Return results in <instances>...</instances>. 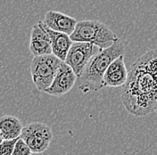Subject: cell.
<instances>
[{"instance_id":"obj_1","label":"cell","mask_w":157,"mask_h":155,"mask_svg":"<svg viewBox=\"0 0 157 155\" xmlns=\"http://www.w3.org/2000/svg\"><path fill=\"white\" fill-rule=\"evenodd\" d=\"M128 112L144 117L155 112L157 104V49H151L132 63L121 96Z\"/></svg>"},{"instance_id":"obj_2","label":"cell","mask_w":157,"mask_h":155,"mask_svg":"<svg viewBox=\"0 0 157 155\" xmlns=\"http://www.w3.org/2000/svg\"><path fill=\"white\" fill-rule=\"evenodd\" d=\"M125 55V44L120 39L107 48L102 49L88 62L80 75L79 88L82 92H97L104 87V75L111 62Z\"/></svg>"},{"instance_id":"obj_3","label":"cell","mask_w":157,"mask_h":155,"mask_svg":"<svg viewBox=\"0 0 157 155\" xmlns=\"http://www.w3.org/2000/svg\"><path fill=\"white\" fill-rule=\"evenodd\" d=\"M70 37L73 42L91 43L101 49L111 47L119 39L117 35L106 24L98 20L78 21Z\"/></svg>"},{"instance_id":"obj_4","label":"cell","mask_w":157,"mask_h":155,"mask_svg":"<svg viewBox=\"0 0 157 155\" xmlns=\"http://www.w3.org/2000/svg\"><path fill=\"white\" fill-rule=\"evenodd\" d=\"M63 62L53 54L34 56L30 63V74L39 91L45 92L51 86Z\"/></svg>"},{"instance_id":"obj_5","label":"cell","mask_w":157,"mask_h":155,"mask_svg":"<svg viewBox=\"0 0 157 155\" xmlns=\"http://www.w3.org/2000/svg\"><path fill=\"white\" fill-rule=\"evenodd\" d=\"M20 137L28 145L32 153H42L53 140L52 128L43 122H31L23 127Z\"/></svg>"},{"instance_id":"obj_6","label":"cell","mask_w":157,"mask_h":155,"mask_svg":"<svg viewBox=\"0 0 157 155\" xmlns=\"http://www.w3.org/2000/svg\"><path fill=\"white\" fill-rule=\"evenodd\" d=\"M102 49L87 42H73L70 47L64 62L79 78L88 62Z\"/></svg>"},{"instance_id":"obj_7","label":"cell","mask_w":157,"mask_h":155,"mask_svg":"<svg viewBox=\"0 0 157 155\" xmlns=\"http://www.w3.org/2000/svg\"><path fill=\"white\" fill-rule=\"evenodd\" d=\"M77 78L73 70L65 62H63L51 86L45 91V93L53 96H62L74 87Z\"/></svg>"},{"instance_id":"obj_8","label":"cell","mask_w":157,"mask_h":155,"mask_svg":"<svg viewBox=\"0 0 157 155\" xmlns=\"http://www.w3.org/2000/svg\"><path fill=\"white\" fill-rule=\"evenodd\" d=\"M29 49L33 56L52 54L51 39L43 21H38L31 29Z\"/></svg>"},{"instance_id":"obj_9","label":"cell","mask_w":157,"mask_h":155,"mask_svg":"<svg viewBox=\"0 0 157 155\" xmlns=\"http://www.w3.org/2000/svg\"><path fill=\"white\" fill-rule=\"evenodd\" d=\"M128 76L124 62V55L114 59L106 69L104 75V87H123Z\"/></svg>"},{"instance_id":"obj_10","label":"cell","mask_w":157,"mask_h":155,"mask_svg":"<svg viewBox=\"0 0 157 155\" xmlns=\"http://www.w3.org/2000/svg\"><path fill=\"white\" fill-rule=\"evenodd\" d=\"M44 23L53 30L71 35L76 27L77 20L58 11L51 10L46 13Z\"/></svg>"},{"instance_id":"obj_11","label":"cell","mask_w":157,"mask_h":155,"mask_svg":"<svg viewBox=\"0 0 157 155\" xmlns=\"http://www.w3.org/2000/svg\"><path fill=\"white\" fill-rule=\"evenodd\" d=\"M45 29L48 31L51 39L52 54L64 62L66 55L68 54L69 49L71 47L73 41L71 39L70 35L53 30L48 28L46 24H45Z\"/></svg>"},{"instance_id":"obj_12","label":"cell","mask_w":157,"mask_h":155,"mask_svg":"<svg viewBox=\"0 0 157 155\" xmlns=\"http://www.w3.org/2000/svg\"><path fill=\"white\" fill-rule=\"evenodd\" d=\"M23 125L17 117L5 115L0 117V132L4 139L18 138L21 134Z\"/></svg>"},{"instance_id":"obj_13","label":"cell","mask_w":157,"mask_h":155,"mask_svg":"<svg viewBox=\"0 0 157 155\" xmlns=\"http://www.w3.org/2000/svg\"><path fill=\"white\" fill-rule=\"evenodd\" d=\"M18 138H14V139H4V141L0 145V155L13 154V149H14V146H15Z\"/></svg>"},{"instance_id":"obj_14","label":"cell","mask_w":157,"mask_h":155,"mask_svg":"<svg viewBox=\"0 0 157 155\" xmlns=\"http://www.w3.org/2000/svg\"><path fill=\"white\" fill-rule=\"evenodd\" d=\"M32 152L28 145L19 137L13 149V153L12 155H31Z\"/></svg>"},{"instance_id":"obj_15","label":"cell","mask_w":157,"mask_h":155,"mask_svg":"<svg viewBox=\"0 0 157 155\" xmlns=\"http://www.w3.org/2000/svg\"><path fill=\"white\" fill-rule=\"evenodd\" d=\"M4 141V137L2 136V134H1V132H0V145H1V143Z\"/></svg>"},{"instance_id":"obj_16","label":"cell","mask_w":157,"mask_h":155,"mask_svg":"<svg viewBox=\"0 0 157 155\" xmlns=\"http://www.w3.org/2000/svg\"><path fill=\"white\" fill-rule=\"evenodd\" d=\"M155 112L157 114V104H156V107H155Z\"/></svg>"}]
</instances>
